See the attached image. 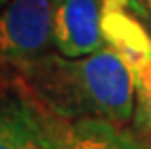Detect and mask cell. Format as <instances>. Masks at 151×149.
<instances>
[{"label": "cell", "instance_id": "obj_1", "mask_svg": "<svg viewBox=\"0 0 151 149\" xmlns=\"http://www.w3.org/2000/svg\"><path fill=\"white\" fill-rule=\"evenodd\" d=\"M23 93L58 118L97 116L128 124L136 114V91L126 62L112 47L81 58L49 53L18 70Z\"/></svg>", "mask_w": 151, "mask_h": 149}, {"label": "cell", "instance_id": "obj_2", "mask_svg": "<svg viewBox=\"0 0 151 149\" xmlns=\"http://www.w3.org/2000/svg\"><path fill=\"white\" fill-rule=\"evenodd\" d=\"M54 0H10L0 10V68L18 72L54 48Z\"/></svg>", "mask_w": 151, "mask_h": 149}, {"label": "cell", "instance_id": "obj_3", "mask_svg": "<svg viewBox=\"0 0 151 149\" xmlns=\"http://www.w3.org/2000/svg\"><path fill=\"white\" fill-rule=\"evenodd\" d=\"M105 0H60L54 6V48L62 56L81 58L107 47L103 33Z\"/></svg>", "mask_w": 151, "mask_h": 149}, {"label": "cell", "instance_id": "obj_4", "mask_svg": "<svg viewBox=\"0 0 151 149\" xmlns=\"http://www.w3.org/2000/svg\"><path fill=\"white\" fill-rule=\"evenodd\" d=\"M52 149H151L139 134L107 118H58L43 110Z\"/></svg>", "mask_w": 151, "mask_h": 149}, {"label": "cell", "instance_id": "obj_5", "mask_svg": "<svg viewBox=\"0 0 151 149\" xmlns=\"http://www.w3.org/2000/svg\"><path fill=\"white\" fill-rule=\"evenodd\" d=\"M0 149H52L43 109L25 93L0 97Z\"/></svg>", "mask_w": 151, "mask_h": 149}, {"label": "cell", "instance_id": "obj_6", "mask_svg": "<svg viewBox=\"0 0 151 149\" xmlns=\"http://www.w3.org/2000/svg\"><path fill=\"white\" fill-rule=\"evenodd\" d=\"M136 91V128L139 134L151 137V70L138 85H134Z\"/></svg>", "mask_w": 151, "mask_h": 149}, {"label": "cell", "instance_id": "obj_7", "mask_svg": "<svg viewBox=\"0 0 151 149\" xmlns=\"http://www.w3.org/2000/svg\"><path fill=\"white\" fill-rule=\"evenodd\" d=\"M8 2H10V0H0V10L4 8V6H6V4H8Z\"/></svg>", "mask_w": 151, "mask_h": 149}, {"label": "cell", "instance_id": "obj_8", "mask_svg": "<svg viewBox=\"0 0 151 149\" xmlns=\"http://www.w3.org/2000/svg\"><path fill=\"white\" fill-rule=\"evenodd\" d=\"M147 2V8H149V12H151V0H145Z\"/></svg>", "mask_w": 151, "mask_h": 149}, {"label": "cell", "instance_id": "obj_9", "mask_svg": "<svg viewBox=\"0 0 151 149\" xmlns=\"http://www.w3.org/2000/svg\"><path fill=\"white\" fill-rule=\"evenodd\" d=\"M56 2H60V0H54V4H56Z\"/></svg>", "mask_w": 151, "mask_h": 149}]
</instances>
